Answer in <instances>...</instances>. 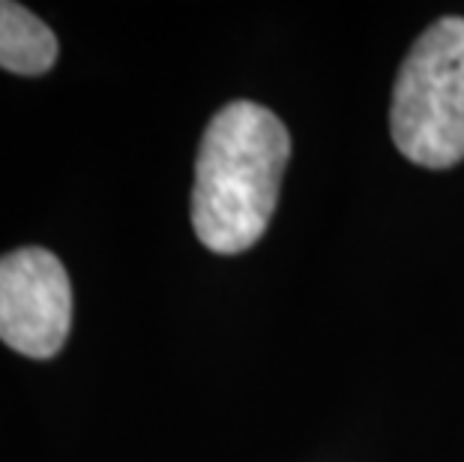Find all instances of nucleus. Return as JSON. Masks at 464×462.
Wrapping results in <instances>:
<instances>
[{"instance_id":"nucleus-1","label":"nucleus","mask_w":464,"mask_h":462,"mask_svg":"<svg viewBox=\"0 0 464 462\" xmlns=\"http://www.w3.org/2000/svg\"><path fill=\"white\" fill-rule=\"evenodd\" d=\"M288 156L291 135L270 108L240 100L213 114L192 186V225L207 250L237 255L261 241Z\"/></svg>"},{"instance_id":"nucleus-2","label":"nucleus","mask_w":464,"mask_h":462,"mask_svg":"<svg viewBox=\"0 0 464 462\" xmlns=\"http://www.w3.org/2000/svg\"><path fill=\"white\" fill-rule=\"evenodd\" d=\"M390 130L417 165L450 169L464 160V18H440L413 43L392 91Z\"/></svg>"},{"instance_id":"nucleus-3","label":"nucleus","mask_w":464,"mask_h":462,"mask_svg":"<svg viewBox=\"0 0 464 462\" xmlns=\"http://www.w3.org/2000/svg\"><path fill=\"white\" fill-rule=\"evenodd\" d=\"M72 324V285L54 252L24 247L0 259V339L18 355L54 358Z\"/></svg>"},{"instance_id":"nucleus-4","label":"nucleus","mask_w":464,"mask_h":462,"mask_svg":"<svg viewBox=\"0 0 464 462\" xmlns=\"http://www.w3.org/2000/svg\"><path fill=\"white\" fill-rule=\"evenodd\" d=\"M57 61V36L43 18L0 0V66L15 75H43Z\"/></svg>"}]
</instances>
